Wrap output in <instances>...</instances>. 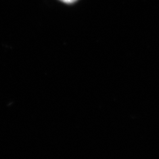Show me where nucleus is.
Returning a JSON list of instances; mask_svg holds the SVG:
<instances>
[{
    "mask_svg": "<svg viewBox=\"0 0 159 159\" xmlns=\"http://www.w3.org/2000/svg\"><path fill=\"white\" fill-rule=\"evenodd\" d=\"M61 1H63L64 2L70 4V3H73V2H75V1H77V0H61Z\"/></svg>",
    "mask_w": 159,
    "mask_h": 159,
    "instance_id": "1",
    "label": "nucleus"
}]
</instances>
